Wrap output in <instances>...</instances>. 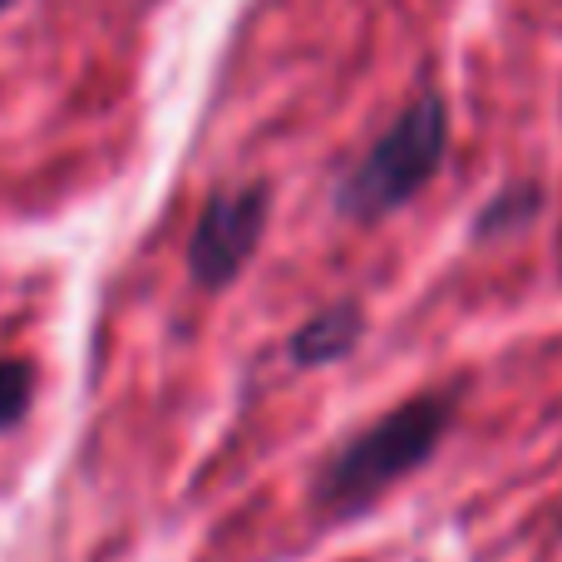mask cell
<instances>
[{
  "label": "cell",
  "instance_id": "1",
  "mask_svg": "<svg viewBox=\"0 0 562 562\" xmlns=\"http://www.w3.org/2000/svg\"><path fill=\"white\" fill-rule=\"evenodd\" d=\"M449 425H454V395L445 390H425V395L400 400L390 415L370 419L350 439H340L321 469L311 474V504L321 514H360L370 508L385 488L409 479L435 459L445 445Z\"/></svg>",
  "mask_w": 562,
  "mask_h": 562
},
{
  "label": "cell",
  "instance_id": "2",
  "mask_svg": "<svg viewBox=\"0 0 562 562\" xmlns=\"http://www.w3.org/2000/svg\"><path fill=\"white\" fill-rule=\"evenodd\" d=\"M449 148V109L435 89L415 94L400 119L366 148L356 168L336 188V213L350 223H380L400 213L429 178L439 173Z\"/></svg>",
  "mask_w": 562,
  "mask_h": 562
},
{
  "label": "cell",
  "instance_id": "3",
  "mask_svg": "<svg viewBox=\"0 0 562 562\" xmlns=\"http://www.w3.org/2000/svg\"><path fill=\"white\" fill-rule=\"evenodd\" d=\"M267 213H272V188L243 183V188H217L198 213V227L188 237V272L203 291H223L247 272L257 257V243L267 233Z\"/></svg>",
  "mask_w": 562,
  "mask_h": 562
},
{
  "label": "cell",
  "instance_id": "4",
  "mask_svg": "<svg viewBox=\"0 0 562 562\" xmlns=\"http://www.w3.org/2000/svg\"><path fill=\"white\" fill-rule=\"evenodd\" d=\"M366 340V311L360 301H330L316 316H306L286 340V360L301 370H321L346 360L350 350Z\"/></svg>",
  "mask_w": 562,
  "mask_h": 562
},
{
  "label": "cell",
  "instance_id": "5",
  "mask_svg": "<svg viewBox=\"0 0 562 562\" xmlns=\"http://www.w3.org/2000/svg\"><path fill=\"white\" fill-rule=\"evenodd\" d=\"M538 213V188H504L494 203L479 213L474 237H498V233H518L528 217Z\"/></svg>",
  "mask_w": 562,
  "mask_h": 562
},
{
  "label": "cell",
  "instance_id": "6",
  "mask_svg": "<svg viewBox=\"0 0 562 562\" xmlns=\"http://www.w3.org/2000/svg\"><path fill=\"white\" fill-rule=\"evenodd\" d=\"M30 400H35V370L25 360H0V435L25 425Z\"/></svg>",
  "mask_w": 562,
  "mask_h": 562
},
{
  "label": "cell",
  "instance_id": "7",
  "mask_svg": "<svg viewBox=\"0 0 562 562\" xmlns=\"http://www.w3.org/2000/svg\"><path fill=\"white\" fill-rule=\"evenodd\" d=\"M10 5H15V0H0V10H10Z\"/></svg>",
  "mask_w": 562,
  "mask_h": 562
}]
</instances>
